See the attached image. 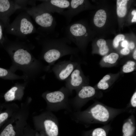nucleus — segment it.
Wrapping results in <instances>:
<instances>
[{
  "mask_svg": "<svg viewBox=\"0 0 136 136\" xmlns=\"http://www.w3.org/2000/svg\"><path fill=\"white\" fill-rule=\"evenodd\" d=\"M107 19L105 11L100 9L96 12L94 18V23L95 26L98 27L103 26L105 24Z\"/></svg>",
  "mask_w": 136,
  "mask_h": 136,
  "instance_id": "dca6fc26",
  "label": "nucleus"
},
{
  "mask_svg": "<svg viewBox=\"0 0 136 136\" xmlns=\"http://www.w3.org/2000/svg\"><path fill=\"white\" fill-rule=\"evenodd\" d=\"M7 77L8 78L11 80L24 79L25 77L20 76L17 75L11 72L8 71L7 70L0 67V77Z\"/></svg>",
  "mask_w": 136,
  "mask_h": 136,
  "instance_id": "6ab92c4d",
  "label": "nucleus"
},
{
  "mask_svg": "<svg viewBox=\"0 0 136 136\" xmlns=\"http://www.w3.org/2000/svg\"><path fill=\"white\" fill-rule=\"evenodd\" d=\"M135 61L129 60L127 61L123 66L122 70L123 72L128 73L133 71L135 69Z\"/></svg>",
  "mask_w": 136,
  "mask_h": 136,
  "instance_id": "5701e85b",
  "label": "nucleus"
},
{
  "mask_svg": "<svg viewBox=\"0 0 136 136\" xmlns=\"http://www.w3.org/2000/svg\"><path fill=\"white\" fill-rule=\"evenodd\" d=\"M5 26L3 23L0 20V43L3 44L6 42V39L4 37L3 31Z\"/></svg>",
  "mask_w": 136,
  "mask_h": 136,
  "instance_id": "a878e982",
  "label": "nucleus"
},
{
  "mask_svg": "<svg viewBox=\"0 0 136 136\" xmlns=\"http://www.w3.org/2000/svg\"><path fill=\"white\" fill-rule=\"evenodd\" d=\"M73 121L78 123L88 125L95 123H106L112 117L111 111L100 104L94 105L82 111L66 113Z\"/></svg>",
  "mask_w": 136,
  "mask_h": 136,
  "instance_id": "f03ea898",
  "label": "nucleus"
},
{
  "mask_svg": "<svg viewBox=\"0 0 136 136\" xmlns=\"http://www.w3.org/2000/svg\"><path fill=\"white\" fill-rule=\"evenodd\" d=\"M64 29L65 37L79 48H82V38L87 37L88 35L85 25L79 22H74L66 26Z\"/></svg>",
  "mask_w": 136,
  "mask_h": 136,
  "instance_id": "6e6552de",
  "label": "nucleus"
},
{
  "mask_svg": "<svg viewBox=\"0 0 136 136\" xmlns=\"http://www.w3.org/2000/svg\"><path fill=\"white\" fill-rule=\"evenodd\" d=\"M127 0H117V13L119 17H122L126 15L127 11Z\"/></svg>",
  "mask_w": 136,
  "mask_h": 136,
  "instance_id": "a211bd4d",
  "label": "nucleus"
},
{
  "mask_svg": "<svg viewBox=\"0 0 136 136\" xmlns=\"http://www.w3.org/2000/svg\"><path fill=\"white\" fill-rule=\"evenodd\" d=\"M76 91V96L70 100L72 111H80L81 108L96 93L95 89L88 85L82 86Z\"/></svg>",
  "mask_w": 136,
  "mask_h": 136,
  "instance_id": "1a4fd4ad",
  "label": "nucleus"
},
{
  "mask_svg": "<svg viewBox=\"0 0 136 136\" xmlns=\"http://www.w3.org/2000/svg\"><path fill=\"white\" fill-rule=\"evenodd\" d=\"M130 50L128 47L124 48L120 51L121 53L123 55H126L129 54Z\"/></svg>",
  "mask_w": 136,
  "mask_h": 136,
  "instance_id": "cd10ccee",
  "label": "nucleus"
},
{
  "mask_svg": "<svg viewBox=\"0 0 136 136\" xmlns=\"http://www.w3.org/2000/svg\"><path fill=\"white\" fill-rule=\"evenodd\" d=\"M72 93L65 86L57 91L45 92L42 96L47 103L46 110L52 112L65 110L66 112H71L69 97Z\"/></svg>",
  "mask_w": 136,
  "mask_h": 136,
  "instance_id": "7ed1b4c3",
  "label": "nucleus"
},
{
  "mask_svg": "<svg viewBox=\"0 0 136 136\" xmlns=\"http://www.w3.org/2000/svg\"><path fill=\"white\" fill-rule=\"evenodd\" d=\"M129 43L126 40H124L122 42L121 45V46L124 48L128 47Z\"/></svg>",
  "mask_w": 136,
  "mask_h": 136,
  "instance_id": "c85d7f7f",
  "label": "nucleus"
},
{
  "mask_svg": "<svg viewBox=\"0 0 136 136\" xmlns=\"http://www.w3.org/2000/svg\"><path fill=\"white\" fill-rule=\"evenodd\" d=\"M134 125L133 121L130 119L126 121L122 126L123 136H132L135 130Z\"/></svg>",
  "mask_w": 136,
  "mask_h": 136,
  "instance_id": "f3484780",
  "label": "nucleus"
},
{
  "mask_svg": "<svg viewBox=\"0 0 136 136\" xmlns=\"http://www.w3.org/2000/svg\"><path fill=\"white\" fill-rule=\"evenodd\" d=\"M42 2L37 6L38 7L51 13L59 14L68 9L70 0H47L41 1Z\"/></svg>",
  "mask_w": 136,
  "mask_h": 136,
  "instance_id": "ddd939ff",
  "label": "nucleus"
},
{
  "mask_svg": "<svg viewBox=\"0 0 136 136\" xmlns=\"http://www.w3.org/2000/svg\"><path fill=\"white\" fill-rule=\"evenodd\" d=\"M84 75L79 63L71 74L65 81V86L72 92L82 86L87 84V80Z\"/></svg>",
  "mask_w": 136,
  "mask_h": 136,
  "instance_id": "f8f14e48",
  "label": "nucleus"
},
{
  "mask_svg": "<svg viewBox=\"0 0 136 136\" xmlns=\"http://www.w3.org/2000/svg\"><path fill=\"white\" fill-rule=\"evenodd\" d=\"M22 7L15 0H0V20L3 23L5 28L10 25V17L17 10Z\"/></svg>",
  "mask_w": 136,
  "mask_h": 136,
  "instance_id": "9b49d317",
  "label": "nucleus"
},
{
  "mask_svg": "<svg viewBox=\"0 0 136 136\" xmlns=\"http://www.w3.org/2000/svg\"><path fill=\"white\" fill-rule=\"evenodd\" d=\"M125 36L123 34H119L117 36L114 38L113 41V45L114 47L116 48L119 45V42L124 40Z\"/></svg>",
  "mask_w": 136,
  "mask_h": 136,
  "instance_id": "393cba45",
  "label": "nucleus"
},
{
  "mask_svg": "<svg viewBox=\"0 0 136 136\" xmlns=\"http://www.w3.org/2000/svg\"><path fill=\"white\" fill-rule=\"evenodd\" d=\"M132 22H136V12L133 15V17L131 20Z\"/></svg>",
  "mask_w": 136,
  "mask_h": 136,
  "instance_id": "7c9ffc66",
  "label": "nucleus"
},
{
  "mask_svg": "<svg viewBox=\"0 0 136 136\" xmlns=\"http://www.w3.org/2000/svg\"><path fill=\"white\" fill-rule=\"evenodd\" d=\"M22 124L18 118L12 117L8 123L0 133V136H15L16 130L22 129Z\"/></svg>",
  "mask_w": 136,
  "mask_h": 136,
  "instance_id": "4468645a",
  "label": "nucleus"
},
{
  "mask_svg": "<svg viewBox=\"0 0 136 136\" xmlns=\"http://www.w3.org/2000/svg\"><path fill=\"white\" fill-rule=\"evenodd\" d=\"M34 125L38 128L44 130L47 136H58V121L52 112L46 110L34 116Z\"/></svg>",
  "mask_w": 136,
  "mask_h": 136,
  "instance_id": "423d86ee",
  "label": "nucleus"
},
{
  "mask_svg": "<svg viewBox=\"0 0 136 136\" xmlns=\"http://www.w3.org/2000/svg\"><path fill=\"white\" fill-rule=\"evenodd\" d=\"M33 19L39 26L37 30L40 35L52 36L54 33L56 22L51 13L37 6L22 8Z\"/></svg>",
  "mask_w": 136,
  "mask_h": 136,
  "instance_id": "20e7f679",
  "label": "nucleus"
},
{
  "mask_svg": "<svg viewBox=\"0 0 136 136\" xmlns=\"http://www.w3.org/2000/svg\"><path fill=\"white\" fill-rule=\"evenodd\" d=\"M79 63L71 60L60 61L53 65L52 70L58 80L65 81Z\"/></svg>",
  "mask_w": 136,
  "mask_h": 136,
  "instance_id": "9d476101",
  "label": "nucleus"
},
{
  "mask_svg": "<svg viewBox=\"0 0 136 136\" xmlns=\"http://www.w3.org/2000/svg\"><path fill=\"white\" fill-rule=\"evenodd\" d=\"M119 58V55L117 53L113 52L105 56L103 60L106 63L113 64L116 62Z\"/></svg>",
  "mask_w": 136,
  "mask_h": 136,
  "instance_id": "4be33fe9",
  "label": "nucleus"
},
{
  "mask_svg": "<svg viewBox=\"0 0 136 136\" xmlns=\"http://www.w3.org/2000/svg\"><path fill=\"white\" fill-rule=\"evenodd\" d=\"M136 12V10H134L132 11L131 12V14L133 15Z\"/></svg>",
  "mask_w": 136,
  "mask_h": 136,
  "instance_id": "473e14b6",
  "label": "nucleus"
},
{
  "mask_svg": "<svg viewBox=\"0 0 136 136\" xmlns=\"http://www.w3.org/2000/svg\"><path fill=\"white\" fill-rule=\"evenodd\" d=\"M131 106L134 108L136 107V92L135 91L132 95L130 100Z\"/></svg>",
  "mask_w": 136,
  "mask_h": 136,
  "instance_id": "bb28decb",
  "label": "nucleus"
},
{
  "mask_svg": "<svg viewBox=\"0 0 136 136\" xmlns=\"http://www.w3.org/2000/svg\"><path fill=\"white\" fill-rule=\"evenodd\" d=\"M106 133L104 129L101 128L94 129L92 133V136H106Z\"/></svg>",
  "mask_w": 136,
  "mask_h": 136,
  "instance_id": "b1692460",
  "label": "nucleus"
},
{
  "mask_svg": "<svg viewBox=\"0 0 136 136\" xmlns=\"http://www.w3.org/2000/svg\"><path fill=\"white\" fill-rule=\"evenodd\" d=\"M24 88V86L19 85L13 86L5 94V100L10 101L20 99L23 96Z\"/></svg>",
  "mask_w": 136,
  "mask_h": 136,
  "instance_id": "2eb2a0df",
  "label": "nucleus"
},
{
  "mask_svg": "<svg viewBox=\"0 0 136 136\" xmlns=\"http://www.w3.org/2000/svg\"><path fill=\"white\" fill-rule=\"evenodd\" d=\"M5 29L7 33L21 37L35 33H39L30 16L25 11L18 15Z\"/></svg>",
  "mask_w": 136,
  "mask_h": 136,
  "instance_id": "39448f33",
  "label": "nucleus"
},
{
  "mask_svg": "<svg viewBox=\"0 0 136 136\" xmlns=\"http://www.w3.org/2000/svg\"><path fill=\"white\" fill-rule=\"evenodd\" d=\"M96 44L99 48V52L100 55H105L108 53L109 49L105 40L102 39H99L97 40Z\"/></svg>",
  "mask_w": 136,
  "mask_h": 136,
  "instance_id": "aec40b11",
  "label": "nucleus"
},
{
  "mask_svg": "<svg viewBox=\"0 0 136 136\" xmlns=\"http://www.w3.org/2000/svg\"><path fill=\"white\" fill-rule=\"evenodd\" d=\"M8 51L13 61L18 65L27 66L32 64L40 66L38 61L33 57L29 51L20 43L12 42Z\"/></svg>",
  "mask_w": 136,
  "mask_h": 136,
  "instance_id": "0eeeda50",
  "label": "nucleus"
},
{
  "mask_svg": "<svg viewBox=\"0 0 136 136\" xmlns=\"http://www.w3.org/2000/svg\"><path fill=\"white\" fill-rule=\"evenodd\" d=\"M128 47L129 49H133L135 47V44L132 42H131L128 44Z\"/></svg>",
  "mask_w": 136,
  "mask_h": 136,
  "instance_id": "c756f323",
  "label": "nucleus"
},
{
  "mask_svg": "<svg viewBox=\"0 0 136 136\" xmlns=\"http://www.w3.org/2000/svg\"><path fill=\"white\" fill-rule=\"evenodd\" d=\"M111 78V75L109 74L104 76L98 83L97 85L98 88L103 90L108 88L109 86L108 82Z\"/></svg>",
  "mask_w": 136,
  "mask_h": 136,
  "instance_id": "412c9836",
  "label": "nucleus"
},
{
  "mask_svg": "<svg viewBox=\"0 0 136 136\" xmlns=\"http://www.w3.org/2000/svg\"><path fill=\"white\" fill-rule=\"evenodd\" d=\"M36 39L42 46V57L48 64V68L62 57L69 55L76 56L77 53V49L70 46L71 42L65 37L57 38L40 35Z\"/></svg>",
  "mask_w": 136,
  "mask_h": 136,
  "instance_id": "f257e3e1",
  "label": "nucleus"
},
{
  "mask_svg": "<svg viewBox=\"0 0 136 136\" xmlns=\"http://www.w3.org/2000/svg\"><path fill=\"white\" fill-rule=\"evenodd\" d=\"M133 59L135 60H136V50L135 49L133 53Z\"/></svg>",
  "mask_w": 136,
  "mask_h": 136,
  "instance_id": "2f4dec72",
  "label": "nucleus"
}]
</instances>
